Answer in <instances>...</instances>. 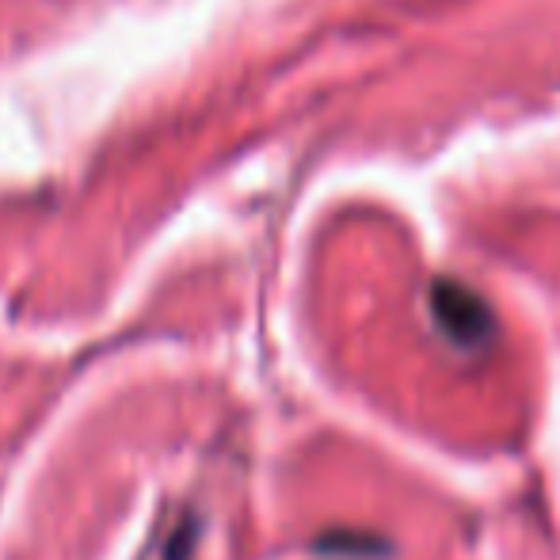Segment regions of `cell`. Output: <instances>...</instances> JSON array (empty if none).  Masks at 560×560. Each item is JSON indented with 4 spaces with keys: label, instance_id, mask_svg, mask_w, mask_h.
Here are the masks:
<instances>
[{
    "label": "cell",
    "instance_id": "cell-1",
    "mask_svg": "<svg viewBox=\"0 0 560 560\" xmlns=\"http://www.w3.org/2000/svg\"><path fill=\"white\" fill-rule=\"evenodd\" d=\"M431 317H435L439 332L465 351H480L495 336V317L488 302L454 279H439L431 287Z\"/></svg>",
    "mask_w": 560,
    "mask_h": 560
}]
</instances>
